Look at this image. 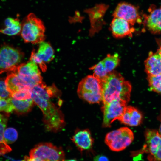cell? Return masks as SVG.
Wrapping results in <instances>:
<instances>
[{
  "instance_id": "6da1fadb",
  "label": "cell",
  "mask_w": 161,
  "mask_h": 161,
  "mask_svg": "<svg viewBox=\"0 0 161 161\" xmlns=\"http://www.w3.org/2000/svg\"><path fill=\"white\" fill-rule=\"evenodd\" d=\"M31 91L34 103L42 112L43 120L47 129L57 132L63 129L65 123L63 114L60 109L62 103L54 102V99L61 95L55 86H47L42 82L33 87Z\"/></svg>"
},
{
  "instance_id": "7a4b0ae2",
  "label": "cell",
  "mask_w": 161,
  "mask_h": 161,
  "mask_svg": "<svg viewBox=\"0 0 161 161\" xmlns=\"http://www.w3.org/2000/svg\"><path fill=\"white\" fill-rule=\"evenodd\" d=\"M100 80L102 87L103 103L118 100L127 104L129 101L131 85L120 73L113 70Z\"/></svg>"
},
{
  "instance_id": "3957f363",
  "label": "cell",
  "mask_w": 161,
  "mask_h": 161,
  "mask_svg": "<svg viewBox=\"0 0 161 161\" xmlns=\"http://www.w3.org/2000/svg\"><path fill=\"white\" fill-rule=\"evenodd\" d=\"M45 28L41 20L31 13L25 18L22 24L21 37L26 43H40L45 39Z\"/></svg>"
},
{
  "instance_id": "277c9868",
  "label": "cell",
  "mask_w": 161,
  "mask_h": 161,
  "mask_svg": "<svg viewBox=\"0 0 161 161\" xmlns=\"http://www.w3.org/2000/svg\"><path fill=\"white\" fill-rule=\"evenodd\" d=\"M79 97L89 103H99L102 100V90L100 80L89 75L80 82L77 89Z\"/></svg>"
},
{
  "instance_id": "5b68a950",
  "label": "cell",
  "mask_w": 161,
  "mask_h": 161,
  "mask_svg": "<svg viewBox=\"0 0 161 161\" xmlns=\"http://www.w3.org/2000/svg\"><path fill=\"white\" fill-rule=\"evenodd\" d=\"M5 81L7 90L11 95L19 91L31 89L42 82L41 75L35 77L28 76L14 71L8 72Z\"/></svg>"
},
{
  "instance_id": "8992f818",
  "label": "cell",
  "mask_w": 161,
  "mask_h": 161,
  "mask_svg": "<svg viewBox=\"0 0 161 161\" xmlns=\"http://www.w3.org/2000/svg\"><path fill=\"white\" fill-rule=\"evenodd\" d=\"M145 143L140 151L132 153V156L146 153L148 161H161V136L158 131L147 129L145 132Z\"/></svg>"
},
{
  "instance_id": "52a82bcc",
  "label": "cell",
  "mask_w": 161,
  "mask_h": 161,
  "mask_svg": "<svg viewBox=\"0 0 161 161\" xmlns=\"http://www.w3.org/2000/svg\"><path fill=\"white\" fill-rule=\"evenodd\" d=\"M134 139L132 131L127 127H121L107 133L105 142L112 151L119 152L125 149Z\"/></svg>"
},
{
  "instance_id": "ba28073f",
  "label": "cell",
  "mask_w": 161,
  "mask_h": 161,
  "mask_svg": "<svg viewBox=\"0 0 161 161\" xmlns=\"http://www.w3.org/2000/svg\"><path fill=\"white\" fill-rule=\"evenodd\" d=\"M23 55L17 49L7 44L0 47V74L14 71L22 60Z\"/></svg>"
},
{
  "instance_id": "9c48e42d",
  "label": "cell",
  "mask_w": 161,
  "mask_h": 161,
  "mask_svg": "<svg viewBox=\"0 0 161 161\" xmlns=\"http://www.w3.org/2000/svg\"><path fill=\"white\" fill-rule=\"evenodd\" d=\"M30 157L38 158L44 161H64V153L61 147L49 143H39L30 151Z\"/></svg>"
},
{
  "instance_id": "30bf717a",
  "label": "cell",
  "mask_w": 161,
  "mask_h": 161,
  "mask_svg": "<svg viewBox=\"0 0 161 161\" xmlns=\"http://www.w3.org/2000/svg\"><path fill=\"white\" fill-rule=\"evenodd\" d=\"M114 18L123 19L131 25L136 23L141 24L142 18L140 16L138 7L130 3L122 2L116 6L113 13Z\"/></svg>"
},
{
  "instance_id": "8fae6325",
  "label": "cell",
  "mask_w": 161,
  "mask_h": 161,
  "mask_svg": "<svg viewBox=\"0 0 161 161\" xmlns=\"http://www.w3.org/2000/svg\"><path fill=\"white\" fill-rule=\"evenodd\" d=\"M126 105L125 103L118 100L103 103L102 107L103 115V126L110 127L112 123L121 115Z\"/></svg>"
},
{
  "instance_id": "7c38bea8",
  "label": "cell",
  "mask_w": 161,
  "mask_h": 161,
  "mask_svg": "<svg viewBox=\"0 0 161 161\" xmlns=\"http://www.w3.org/2000/svg\"><path fill=\"white\" fill-rule=\"evenodd\" d=\"M120 61L118 55L108 54L103 60L89 68L94 72L93 75L99 80L113 71Z\"/></svg>"
},
{
  "instance_id": "4fadbf2b",
  "label": "cell",
  "mask_w": 161,
  "mask_h": 161,
  "mask_svg": "<svg viewBox=\"0 0 161 161\" xmlns=\"http://www.w3.org/2000/svg\"><path fill=\"white\" fill-rule=\"evenodd\" d=\"M54 57L53 49L48 43L42 41L39 43L36 52L33 50L31 53L30 60L38 64L43 72L46 71L47 68L45 63L52 60Z\"/></svg>"
},
{
  "instance_id": "5bb4252c",
  "label": "cell",
  "mask_w": 161,
  "mask_h": 161,
  "mask_svg": "<svg viewBox=\"0 0 161 161\" xmlns=\"http://www.w3.org/2000/svg\"><path fill=\"white\" fill-rule=\"evenodd\" d=\"M148 13L143 15L144 26L152 33H161V6L157 8L154 5H151Z\"/></svg>"
},
{
  "instance_id": "9a60e30c",
  "label": "cell",
  "mask_w": 161,
  "mask_h": 161,
  "mask_svg": "<svg viewBox=\"0 0 161 161\" xmlns=\"http://www.w3.org/2000/svg\"><path fill=\"white\" fill-rule=\"evenodd\" d=\"M131 25L123 19L114 18L110 25V29L113 36L116 38L131 37L135 29Z\"/></svg>"
},
{
  "instance_id": "2e32d148",
  "label": "cell",
  "mask_w": 161,
  "mask_h": 161,
  "mask_svg": "<svg viewBox=\"0 0 161 161\" xmlns=\"http://www.w3.org/2000/svg\"><path fill=\"white\" fill-rule=\"evenodd\" d=\"M142 119V115L138 109L132 106H126L122 114L117 120L125 125L135 126L141 123Z\"/></svg>"
},
{
  "instance_id": "e0dca14e",
  "label": "cell",
  "mask_w": 161,
  "mask_h": 161,
  "mask_svg": "<svg viewBox=\"0 0 161 161\" xmlns=\"http://www.w3.org/2000/svg\"><path fill=\"white\" fill-rule=\"evenodd\" d=\"M71 139L81 151L90 150L94 143L93 139L88 129L78 131Z\"/></svg>"
},
{
  "instance_id": "ac0fdd59",
  "label": "cell",
  "mask_w": 161,
  "mask_h": 161,
  "mask_svg": "<svg viewBox=\"0 0 161 161\" xmlns=\"http://www.w3.org/2000/svg\"><path fill=\"white\" fill-rule=\"evenodd\" d=\"M145 71L148 75L161 74V55L150 52L145 61Z\"/></svg>"
},
{
  "instance_id": "d6986e66",
  "label": "cell",
  "mask_w": 161,
  "mask_h": 161,
  "mask_svg": "<svg viewBox=\"0 0 161 161\" xmlns=\"http://www.w3.org/2000/svg\"><path fill=\"white\" fill-rule=\"evenodd\" d=\"M13 71L28 76L35 77L41 75L37 64L30 60L27 63L19 65Z\"/></svg>"
},
{
  "instance_id": "ffe728a7",
  "label": "cell",
  "mask_w": 161,
  "mask_h": 161,
  "mask_svg": "<svg viewBox=\"0 0 161 161\" xmlns=\"http://www.w3.org/2000/svg\"><path fill=\"white\" fill-rule=\"evenodd\" d=\"M6 27L5 28L0 29V32L10 36L15 35L21 31L22 24L18 19L9 17L4 21Z\"/></svg>"
},
{
  "instance_id": "44dd1931",
  "label": "cell",
  "mask_w": 161,
  "mask_h": 161,
  "mask_svg": "<svg viewBox=\"0 0 161 161\" xmlns=\"http://www.w3.org/2000/svg\"><path fill=\"white\" fill-rule=\"evenodd\" d=\"M10 99L13 106L14 111L21 114L30 112L34 103L32 98L25 100H18L11 97Z\"/></svg>"
},
{
  "instance_id": "7402d4cb",
  "label": "cell",
  "mask_w": 161,
  "mask_h": 161,
  "mask_svg": "<svg viewBox=\"0 0 161 161\" xmlns=\"http://www.w3.org/2000/svg\"><path fill=\"white\" fill-rule=\"evenodd\" d=\"M7 121L6 118L0 114V154H4L11 150L10 147L5 141L3 137Z\"/></svg>"
},
{
  "instance_id": "603a6c76",
  "label": "cell",
  "mask_w": 161,
  "mask_h": 161,
  "mask_svg": "<svg viewBox=\"0 0 161 161\" xmlns=\"http://www.w3.org/2000/svg\"><path fill=\"white\" fill-rule=\"evenodd\" d=\"M147 79L150 90L161 93V74L148 75Z\"/></svg>"
},
{
  "instance_id": "cb8c5ba5",
  "label": "cell",
  "mask_w": 161,
  "mask_h": 161,
  "mask_svg": "<svg viewBox=\"0 0 161 161\" xmlns=\"http://www.w3.org/2000/svg\"><path fill=\"white\" fill-rule=\"evenodd\" d=\"M18 134L17 131L13 128H9L4 131V138L7 144H11L15 141L18 138Z\"/></svg>"
},
{
  "instance_id": "d4e9b609",
  "label": "cell",
  "mask_w": 161,
  "mask_h": 161,
  "mask_svg": "<svg viewBox=\"0 0 161 161\" xmlns=\"http://www.w3.org/2000/svg\"><path fill=\"white\" fill-rule=\"evenodd\" d=\"M31 89L23 90L15 92L11 94V97L18 100H25L31 98Z\"/></svg>"
},
{
  "instance_id": "484cf974",
  "label": "cell",
  "mask_w": 161,
  "mask_h": 161,
  "mask_svg": "<svg viewBox=\"0 0 161 161\" xmlns=\"http://www.w3.org/2000/svg\"><path fill=\"white\" fill-rule=\"evenodd\" d=\"M10 97L4 98L0 97V111H3L9 113L14 111Z\"/></svg>"
},
{
  "instance_id": "4316f807",
  "label": "cell",
  "mask_w": 161,
  "mask_h": 161,
  "mask_svg": "<svg viewBox=\"0 0 161 161\" xmlns=\"http://www.w3.org/2000/svg\"><path fill=\"white\" fill-rule=\"evenodd\" d=\"M11 97V94L7 90L5 80L0 79V97L8 98Z\"/></svg>"
},
{
  "instance_id": "83f0119b",
  "label": "cell",
  "mask_w": 161,
  "mask_h": 161,
  "mask_svg": "<svg viewBox=\"0 0 161 161\" xmlns=\"http://www.w3.org/2000/svg\"><path fill=\"white\" fill-rule=\"evenodd\" d=\"M93 161H109V160L108 158L106 156L102 155H99L94 157Z\"/></svg>"
},
{
  "instance_id": "f1b7e54d",
  "label": "cell",
  "mask_w": 161,
  "mask_h": 161,
  "mask_svg": "<svg viewBox=\"0 0 161 161\" xmlns=\"http://www.w3.org/2000/svg\"><path fill=\"white\" fill-rule=\"evenodd\" d=\"M24 160L26 161H44V160L38 158H32L26 157Z\"/></svg>"
},
{
  "instance_id": "f546056e",
  "label": "cell",
  "mask_w": 161,
  "mask_h": 161,
  "mask_svg": "<svg viewBox=\"0 0 161 161\" xmlns=\"http://www.w3.org/2000/svg\"><path fill=\"white\" fill-rule=\"evenodd\" d=\"M159 119L160 121V123L159 128V131L158 132L160 135L161 136V114H160L159 117Z\"/></svg>"
},
{
  "instance_id": "4dcf8cb0",
  "label": "cell",
  "mask_w": 161,
  "mask_h": 161,
  "mask_svg": "<svg viewBox=\"0 0 161 161\" xmlns=\"http://www.w3.org/2000/svg\"><path fill=\"white\" fill-rule=\"evenodd\" d=\"M157 52L158 53H159L160 55H161V45L159 48V49L157 50Z\"/></svg>"
},
{
  "instance_id": "1f68e13d",
  "label": "cell",
  "mask_w": 161,
  "mask_h": 161,
  "mask_svg": "<svg viewBox=\"0 0 161 161\" xmlns=\"http://www.w3.org/2000/svg\"><path fill=\"white\" fill-rule=\"evenodd\" d=\"M64 161H78L77 160L74 159H71L68 160H64Z\"/></svg>"
}]
</instances>
